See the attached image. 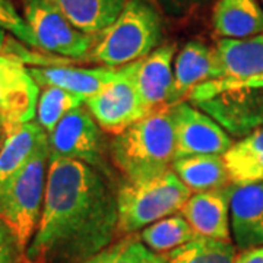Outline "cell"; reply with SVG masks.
<instances>
[{"mask_svg": "<svg viewBox=\"0 0 263 263\" xmlns=\"http://www.w3.org/2000/svg\"><path fill=\"white\" fill-rule=\"evenodd\" d=\"M230 227L241 250L263 246V181L231 187Z\"/></svg>", "mask_w": 263, "mask_h": 263, "instance_id": "13", "label": "cell"}, {"mask_svg": "<svg viewBox=\"0 0 263 263\" xmlns=\"http://www.w3.org/2000/svg\"><path fill=\"white\" fill-rule=\"evenodd\" d=\"M24 19L38 48L51 54L82 59L94 46L95 35L79 31L46 0H24Z\"/></svg>", "mask_w": 263, "mask_h": 263, "instance_id": "6", "label": "cell"}, {"mask_svg": "<svg viewBox=\"0 0 263 263\" xmlns=\"http://www.w3.org/2000/svg\"><path fill=\"white\" fill-rule=\"evenodd\" d=\"M46 138L47 133L34 120L5 133L0 148V186L24 168Z\"/></svg>", "mask_w": 263, "mask_h": 263, "instance_id": "20", "label": "cell"}, {"mask_svg": "<svg viewBox=\"0 0 263 263\" xmlns=\"http://www.w3.org/2000/svg\"><path fill=\"white\" fill-rule=\"evenodd\" d=\"M0 28L10 32L16 40L29 47L38 48L35 37L29 29L28 24L25 22L24 16L19 15L10 0H0Z\"/></svg>", "mask_w": 263, "mask_h": 263, "instance_id": "27", "label": "cell"}, {"mask_svg": "<svg viewBox=\"0 0 263 263\" xmlns=\"http://www.w3.org/2000/svg\"><path fill=\"white\" fill-rule=\"evenodd\" d=\"M3 139H5V129H3V123H2V119H0V148H2Z\"/></svg>", "mask_w": 263, "mask_h": 263, "instance_id": "32", "label": "cell"}, {"mask_svg": "<svg viewBox=\"0 0 263 263\" xmlns=\"http://www.w3.org/2000/svg\"><path fill=\"white\" fill-rule=\"evenodd\" d=\"M167 256L152 252L139 235L129 234L111 243L84 263H165Z\"/></svg>", "mask_w": 263, "mask_h": 263, "instance_id": "25", "label": "cell"}, {"mask_svg": "<svg viewBox=\"0 0 263 263\" xmlns=\"http://www.w3.org/2000/svg\"><path fill=\"white\" fill-rule=\"evenodd\" d=\"M117 231V192L103 171L50 155L43 211L25 259L84 263L111 245Z\"/></svg>", "mask_w": 263, "mask_h": 263, "instance_id": "1", "label": "cell"}, {"mask_svg": "<svg viewBox=\"0 0 263 263\" xmlns=\"http://www.w3.org/2000/svg\"><path fill=\"white\" fill-rule=\"evenodd\" d=\"M260 114H262V119H263V92H262V98H260Z\"/></svg>", "mask_w": 263, "mask_h": 263, "instance_id": "33", "label": "cell"}, {"mask_svg": "<svg viewBox=\"0 0 263 263\" xmlns=\"http://www.w3.org/2000/svg\"><path fill=\"white\" fill-rule=\"evenodd\" d=\"M174 53L176 46L165 44L146 57L129 63L135 85L151 113L170 105L174 84Z\"/></svg>", "mask_w": 263, "mask_h": 263, "instance_id": "11", "label": "cell"}, {"mask_svg": "<svg viewBox=\"0 0 263 263\" xmlns=\"http://www.w3.org/2000/svg\"><path fill=\"white\" fill-rule=\"evenodd\" d=\"M85 104V98L57 86H44L37 104V123L46 133L54 130L66 114Z\"/></svg>", "mask_w": 263, "mask_h": 263, "instance_id": "24", "label": "cell"}, {"mask_svg": "<svg viewBox=\"0 0 263 263\" xmlns=\"http://www.w3.org/2000/svg\"><path fill=\"white\" fill-rule=\"evenodd\" d=\"M40 85L15 57L0 54V119L5 133L37 116Z\"/></svg>", "mask_w": 263, "mask_h": 263, "instance_id": "10", "label": "cell"}, {"mask_svg": "<svg viewBox=\"0 0 263 263\" xmlns=\"http://www.w3.org/2000/svg\"><path fill=\"white\" fill-rule=\"evenodd\" d=\"M243 89H252V91H263V73L260 75L246 78V79H237V81H228V79H215L205 84L197 85L196 88L189 94V100L193 104L202 103L214 95L228 91H243Z\"/></svg>", "mask_w": 263, "mask_h": 263, "instance_id": "26", "label": "cell"}, {"mask_svg": "<svg viewBox=\"0 0 263 263\" xmlns=\"http://www.w3.org/2000/svg\"><path fill=\"white\" fill-rule=\"evenodd\" d=\"M22 256L16 237L0 219V263H21Z\"/></svg>", "mask_w": 263, "mask_h": 263, "instance_id": "28", "label": "cell"}, {"mask_svg": "<svg viewBox=\"0 0 263 263\" xmlns=\"http://www.w3.org/2000/svg\"><path fill=\"white\" fill-rule=\"evenodd\" d=\"M110 151L114 165L129 183L148 181L171 171L176 160L171 105L117 133Z\"/></svg>", "mask_w": 263, "mask_h": 263, "instance_id": "2", "label": "cell"}, {"mask_svg": "<svg viewBox=\"0 0 263 263\" xmlns=\"http://www.w3.org/2000/svg\"><path fill=\"white\" fill-rule=\"evenodd\" d=\"M73 27L98 35L119 16L127 0H46Z\"/></svg>", "mask_w": 263, "mask_h": 263, "instance_id": "18", "label": "cell"}, {"mask_svg": "<svg viewBox=\"0 0 263 263\" xmlns=\"http://www.w3.org/2000/svg\"><path fill=\"white\" fill-rule=\"evenodd\" d=\"M235 249L230 241L195 237L167 254L165 263H234Z\"/></svg>", "mask_w": 263, "mask_h": 263, "instance_id": "23", "label": "cell"}, {"mask_svg": "<svg viewBox=\"0 0 263 263\" xmlns=\"http://www.w3.org/2000/svg\"><path fill=\"white\" fill-rule=\"evenodd\" d=\"M6 40H8V35H6V31L3 28H0V54L3 51V47L6 44Z\"/></svg>", "mask_w": 263, "mask_h": 263, "instance_id": "31", "label": "cell"}, {"mask_svg": "<svg viewBox=\"0 0 263 263\" xmlns=\"http://www.w3.org/2000/svg\"><path fill=\"white\" fill-rule=\"evenodd\" d=\"M196 237L192 227L181 214L165 216L160 221L145 227L141 233V240L155 253L174 250L186 245Z\"/></svg>", "mask_w": 263, "mask_h": 263, "instance_id": "22", "label": "cell"}, {"mask_svg": "<svg viewBox=\"0 0 263 263\" xmlns=\"http://www.w3.org/2000/svg\"><path fill=\"white\" fill-rule=\"evenodd\" d=\"M162 21L148 0H127L119 16L95 35L92 60L108 67H122L160 47Z\"/></svg>", "mask_w": 263, "mask_h": 263, "instance_id": "3", "label": "cell"}, {"mask_svg": "<svg viewBox=\"0 0 263 263\" xmlns=\"http://www.w3.org/2000/svg\"><path fill=\"white\" fill-rule=\"evenodd\" d=\"M218 78L214 48L200 41H189L174 62V84L170 105L184 101L197 85Z\"/></svg>", "mask_w": 263, "mask_h": 263, "instance_id": "15", "label": "cell"}, {"mask_svg": "<svg viewBox=\"0 0 263 263\" xmlns=\"http://www.w3.org/2000/svg\"><path fill=\"white\" fill-rule=\"evenodd\" d=\"M230 183L234 186L263 181V127L254 129L224 154Z\"/></svg>", "mask_w": 263, "mask_h": 263, "instance_id": "19", "label": "cell"}, {"mask_svg": "<svg viewBox=\"0 0 263 263\" xmlns=\"http://www.w3.org/2000/svg\"><path fill=\"white\" fill-rule=\"evenodd\" d=\"M192 195L171 170L157 179L129 183L117 190L119 233L135 234L162 218L181 211Z\"/></svg>", "mask_w": 263, "mask_h": 263, "instance_id": "5", "label": "cell"}, {"mask_svg": "<svg viewBox=\"0 0 263 263\" xmlns=\"http://www.w3.org/2000/svg\"><path fill=\"white\" fill-rule=\"evenodd\" d=\"M85 105L101 129L113 133H120L151 114L135 85L130 65L117 67L113 81L86 98Z\"/></svg>", "mask_w": 263, "mask_h": 263, "instance_id": "7", "label": "cell"}, {"mask_svg": "<svg viewBox=\"0 0 263 263\" xmlns=\"http://www.w3.org/2000/svg\"><path fill=\"white\" fill-rule=\"evenodd\" d=\"M212 25L221 38H249L263 34V9L257 0H216Z\"/></svg>", "mask_w": 263, "mask_h": 263, "instance_id": "17", "label": "cell"}, {"mask_svg": "<svg viewBox=\"0 0 263 263\" xmlns=\"http://www.w3.org/2000/svg\"><path fill=\"white\" fill-rule=\"evenodd\" d=\"M218 79H246L263 73V34L249 38H221L214 47Z\"/></svg>", "mask_w": 263, "mask_h": 263, "instance_id": "16", "label": "cell"}, {"mask_svg": "<svg viewBox=\"0 0 263 263\" xmlns=\"http://www.w3.org/2000/svg\"><path fill=\"white\" fill-rule=\"evenodd\" d=\"M234 263H263V246L243 250L235 257Z\"/></svg>", "mask_w": 263, "mask_h": 263, "instance_id": "30", "label": "cell"}, {"mask_svg": "<svg viewBox=\"0 0 263 263\" xmlns=\"http://www.w3.org/2000/svg\"><path fill=\"white\" fill-rule=\"evenodd\" d=\"M206 0H157L167 15L173 18H184L189 13L202 6Z\"/></svg>", "mask_w": 263, "mask_h": 263, "instance_id": "29", "label": "cell"}, {"mask_svg": "<svg viewBox=\"0 0 263 263\" xmlns=\"http://www.w3.org/2000/svg\"><path fill=\"white\" fill-rule=\"evenodd\" d=\"M230 199L228 186L197 192L181 208V215L197 237L230 241Z\"/></svg>", "mask_w": 263, "mask_h": 263, "instance_id": "12", "label": "cell"}, {"mask_svg": "<svg viewBox=\"0 0 263 263\" xmlns=\"http://www.w3.org/2000/svg\"><path fill=\"white\" fill-rule=\"evenodd\" d=\"M29 72L40 86H57L82 98L98 94L117 75V67H75V66H41L29 67Z\"/></svg>", "mask_w": 263, "mask_h": 263, "instance_id": "14", "label": "cell"}, {"mask_svg": "<svg viewBox=\"0 0 263 263\" xmlns=\"http://www.w3.org/2000/svg\"><path fill=\"white\" fill-rule=\"evenodd\" d=\"M47 136L51 157L81 161L104 173L101 127L88 110L79 107L66 114Z\"/></svg>", "mask_w": 263, "mask_h": 263, "instance_id": "8", "label": "cell"}, {"mask_svg": "<svg viewBox=\"0 0 263 263\" xmlns=\"http://www.w3.org/2000/svg\"><path fill=\"white\" fill-rule=\"evenodd\" d=\"M48 162L50 146L47 136L24 168L0 186V219L16 237L24 257L43 211Z\"/></svg>", "mask_w": 263, "mask_h": 263, "instance_id": "4", "label": "cell"}, {"mask_svg": "<svg viewBox=\"0 0 263 263\" xmlns=\"http://www.w3.org/2000/svg\"><path fill=\"white\" fill-rule=\"evenodd\" d=\"M173 171L193 193L224 187L230 183L224 155H189L176 158Z\"/></svg>", "mask_w": 263, "mask_h": 263, "instance_id": "21", "label": "cell"}, {"mask_svg": "<svg viewBox=\"0 0 263 263\" xmlns=\"http://www.w3.org/2000/svg\"><path fill=\"white\" fill-rule=\"evenodd\" d=\"M176 158L189 155H224L233 141L226 129L196 105L181 101L171 105Z\"/></svg>", "mask_w": 263, "mask_h": 263, "instance_id": "9", "label": "cell"}]
</instances>
